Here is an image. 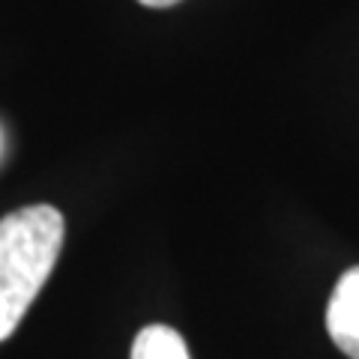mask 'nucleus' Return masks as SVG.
I'll list each match as a JSON object with an SVG mask.
<instances>
[{"label": "nucleus", "instance_id": "nucleus-1", "mask_svg": "<svg viewBox=\"0 0 359 359\" xmlns=\"http://www.w3.org/2000/svg\"><path fill=\"white\" fill-rule=\"evenodd\" d=\"M66 224L48 204L21 207L0 219V341L18 330L48 282L63 249Z\"/></svg>", "mask_w": 359, "mask_h": 359}, {"label": "nucleus", "instance_id": "nucleus-2", "mask_svg": "<svg viewBox=\"0 0 359 359\" xmlns=\"http://www.w3.org/2000/svg\"><path fill=\"white\" fill-rule=\"evenodd\" d=\"M327 332L344 356L359 359V266L347 269L332 290L327 306Z\"/></svg>", "mask_w": 359, "mask_h": 359}, {"label": "nucleus", "instance_id": "nucleus-3", "mask_svg": "<svg viewBox=\"0 0 359 359\" xmlns=\"http://www.w3.org/2000/svg\"><path fill=\"white\" fill-rule=\"evenodd\" d=\"M129 359H192L183 335L165 323H150L144 327L132 341Z\"/></svg>", "mask_w": 359, "mask_h": 359}, {"label": "nucleus", "instance_id": "nucleus-4", "mask_svg": "<svg viewBox=\"0 0 359 359\" xmlns=\"http://www.w3.org/2000/svg\"><path fill=\"white\" fill-rule=\"evenodd\" d=\"M138 4H144V6H153V9H165V6H174V4H180V0H138Z\"/></svg>", "mask_w": 359, "mask_h": 359}]
</instances>
